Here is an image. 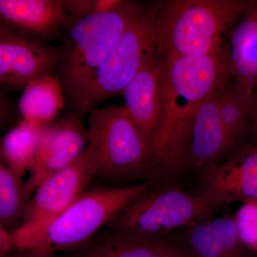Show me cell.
<instances>
[{
	"instance_id": "obj_1",
	"label": "cell",
	"mask_w": 257,
	"mask_h": 257,
	"mask_svg": "<svg viewBox=\"0 0 257 257\" xmlns=\"http://www.w3.org/2000/svg\"><path fill=\"white\" fill-rule=\"evenodd\" d=\"M162 117L150 148L160 175L184 170L187 122L198 104L231 82L227 56L160 59Z\"/></svg>"
},
{
	"instance_id": "obj_2",
	"label": "cell",
	"mask_w": 257,
	"mask_h": 257,
	"mask_svg": "<svg viewBox=\"0 0 257 257\" xmlns=\"http://www.w3.org/2000/svg\"><path fill=\"white\" fill-rule=\"evenodd\" d=\"M246 0H165L147 5L159 58L227 56Z\"/></svg>"
},
{
	"instance_id": "obj_3",
	"label": "cell",
	"mask_w": 257,
	"mask_h": 257,
	"mask_svg": "<svg viewBox=\"0 0 257 257\" xmlns=\"http://www.w3.org/2000/svg\"><path fill=\"white\" fill-rule=\"evenodd\" d=\"M145 5L124 0L117 9L82 18L66 15L57 47L66 103L85 84Z\"/></svg>"
},
{
	"instance_id": "obj_4",
	"label": "cell",
	"mask_w": 257,
	"mask_h": 257,
	"mask_svg": "<svg viewBox=\"0 0 257 257\" xmlns=\"http://www.w3.org/2000/svg\"><path fill=\"white\" fill-rule=\"evenodd\" d=\"M87 117L95 178L153 182L160 175L150 145L124 105L97 107Z\"/></svg>"
},
{
	"instance_id": "obj_5",
	"label": "cell",
	"mask_w": 257,
	"mask_h": 257,
	"mask_svg": "<svg viewBox=\"0 0 257 257\" xmlns=\"http://www.w3.org/2000/svg\"><path fill=\"white\" fill-rule=\"evenodd\" d=\"M158 57L147 5L92 77L66 103L65 114L84 119L106 99L121 95L144 66Z\"/></svg>"
},
{
	"instance_id": "obj_6",
	"label": "cell",
	"mask_w": 257,
	"mask_h": 257,
	"mask_svg": "<svg viewBox=\"0 0 257 257\" xmlns=\"http://www.w3.org/2000/svg\"><path fill=\"white\" fill-rule=\"evenodd\" d=\"M153 185L152 181H145L123 187L97 186L87 189L25 247L45 246L55 252L77 247L100 231L128 203Z\"/></svg>"
},
{
	"instance_id": "obj_7",
	"label": "cell",
	"mask_w": 257,
	"mask_h": 257,
	"mask_svg": "<svg viewBox=\"0 0 257 257\" xmlns=\"http://www.w3.org/2000/svg\"><path fill=\"white\" fill-rule=\"evenodd\" d=\"M216 207L202 194L193 195L176 185H153L128 203L106 226L155 239L206 219Z\"/></svg>"
},
{
	"instance_id": "obj_8",
	"label": "cell",
	"mask_w": 257,
	"mask_h": 257,
	"mask_svg": "<svg viewBox=\"0 0 257 257\" xmlns=\"http://www.w3.org/2000/svg\"><path fill=\"white\" fill-rule=\"evenodd\" d=\"M95 177L94 157L87 147L73 163L45 179L30 199L23 220L10 231L14 248L26 246L78 199Z\"/></svg>"
},
{
	"instance_id": "obj_9",
	"label": "cell",
	"mask_w": 257,
	"mask_h": 257,
	"mask_svg": "<svg viewBox=\"0 0 257 257\" xmlns=\"http://www.w3.org/2000/svg\"><path fill=\"white\" fill-rule=\"evenodd\" d=\"M89 143V130L77 115L65 114L62 119L44 125L36 160L25 182L29 195L50 176L77 160Z\"/></svg>"
},
{
	"instance_id": "obj_10",
	"label": "cell",
	"mask_w": 257,
	"mask_h": 257,
	"mask_svg": "<svg viewBox=\"0 0 257 257\" xmlns=\"http://www.w3.org/2000/svg\"><path fill=\"white\" fill-rule=\"evenodd\" d=\"M60 71L57 47L27 40L0 29V87L23 90L34 79Z\"/></svg>"
},
{
	"instance_id": "obj_11",
	"label": "cell",
	"mask_w": 257,
	"mask_h": 257,
	"mask_svg": "<svg viewBox=\"0 0 257 257\" xmlns=\"http://www.w3.org/2000/svg\"><path fill=\"white\" fill-rule=\"evenodd\" d=\"M202 172L201 194L216 206L257 199V145L241 147Z\"/></svg>"
},
{
	"instance_id": "obj_12",
	"label": "cell",
	"mask_w": 257,
	"mask_h": 257,
	"mask_svg": "<svg viewBox=\"0 0 257 257\" xmlns=\"http://www.w3.org/2000/svg\"><path fill=\"white\" fill-rule=\"evenodd\" d=\"M218 112L216 92L196 106L187 122L183 167L204 170L232 146Z\"/></svg>"
},
{
	"instance_id": "obj_13",
	"label": "cell",
	"mask_w": 257,
	"mask_h": 257,
	"mask_svg": "<svg viewBox=\"0 0 257 257\" xmlns=\"http://www.w3.org/2000/svg\"><path fill=\"white\" fill-rule=\"evenodd\" d=\"M66 19L62 0H0V29L50 45Z\"/></svg>"
},
{
	"instance_id": "obj_14",
	"label": "cell",
	"mask_w": 257,
	"mask_h": 257,
	"mask_svg": "<svg viewBox=\"0 0 257 257\" xmlns=\"http://www.w3.org/2000/svg\"><path fill=\"white\" fill-rule=\"evenodd\" d=\"M121 96L130 118L149 145H151L162 117V90L159 57L139 71Z\"/></svg>"
},
{
	"instance_id": "obj_15",
	"label": "cell",
	"mask_w": 257,
	"mask_h": 257,
	"mask_svg": "<svg viewBox=\"0 0 257 257\" xmlns=\"http://www.w3.org/2000/svg\"><path fill=\"white\" fill-rule=\"evenodd\" d=\"M227 65L233 83L251 95L257 87V0H246L242 14L230 33Z\"/></svg>"
},
{
	"instance_id": "obj_16",
	"label": "cell",
	"mask_w": 257,
	"mask_h": 257,
	"mask_svg": "<svg viewBox=\"0 0 257 257\" xmlns=\"http://www.w3.org/2000/svg\"><path fill=\"white\" fill-rule=\"evenodd\" d=\"M108 228L80 246L62 251L64 257H165L173 250L155 239Z\"/></svg>"
},
{
	"instance_id": "obj_17",
	"label": "cell",
	"mask_w": 257,
	"mask_h": 257,
	"mask_svg": "<svg viewBox=\"0 0 257 257\" xmlns=\"http://www.w3.org/2000/svg\"><path fill=\"white\" fill-rule=\"evenodd\" d=\"M65 104L64 87L58 74L39 77L29 83L18 106L22 120L43 126L55 121Z\"/></svg>"
},
{
	"instance_id": "obj_18",
	"label": "cell",
	"mask_w": 257,
	"mask_h": 257,
	"mask_svg": "<svg viewBox=\"0 0 257 257\" xmlns=\"http://www.w3.org/2000/svg\"><path fill=\"white\" fill-rule=\"evenodd\" d=\"M188 242L197 257H229L239 238L234 218H217L192 225Z\"/></svg>"
},
{
	"instance_id": "obj_19",
	"label": "cell",
	"mask_w": 257,
	"mask_h": 257,
	"mask_svg": "<svg viewBox=\"0 0 257 257\" xmlns=\"http://www.w3.org/2000/svg\"><path fill=\"white\" fill-rule=\"evenodd\" d=\"M43 126L21 119L0 138V157L22 178L35 164Z\"/></svg>"
},
{
	"instance_id": "obj_20",
	"label": "cell",
	"mask_w": 257,
	"mask_h": 257,
	"mask_svg": "<svg viewBox=\"0 0 257 257\" xmlns=\"http://www.w3.org/2000/svg\"><path fill=\"white\" fill-rule=\"evenodd\" d=\"M218 112L233 145L251 124V95L245 94L232 81L216 92Z\"/></svg>"
},
{
	"instance_id": "obj_21",
	"label": "cell",
	"mask_w": 257,
	"mask_h": 257,
	"mask_svg": "<svg viewBox=\"0 0 257 257\" xmlns=\"http://www.w3.org/2000/svg\"><path fill=\"white\" fill-rule=\"evenodd\" d=\"M30 199L23 178L0 157V221L9 231L23 220Z\"/></svg>"
},
{
	"instance_id": "obj_22",
	"label": "cell",
	"mask_w": 257,
	"mask_h": 257,
	"mask_svg": "<svg viewBox=\"0 0 257 257\" xmlns=\"http://www.w3.org/2000/svg\"><path fill=\"white\" fill-rule=\"evenodd\" d=\"M234 220L240 241L257 251V199L242 203Z\"/></svg>"
},
{
	"instance_id": "obj_23",
	"label": "cell",
	"mask_w": 257,
	"mask_h": 257,
	"mask_svg": "<svg viewBox=\"0 0 257 257\" xmlns=\"http://www.w3.org/2000/svg\"><path fill=\"white\" fill-rule=\"evenodd\" d=\"M21 120L18 104L7 95L6 91L0 87V132L9 130Z\"/></svg>"
},
{
	"instance_id": "obj_24",
	"label": "cell",
	"mask_w": 257,
	"mask_h": 257,
	"mask_svg": "<svg viewBox=\"0 0 257 257\" xmlns=\"http://www.w3.org/2000/svg\"><path fill=\"white\" fill-rule=\"evenodd\" d=\"M95 0H62L65 14L82 18L93 14Z\"/></svg>"
},
{
	"instance_id": "obj_25",
	"label": "cell",
	"mask_w": 257,
	"mask_h": 257,
	"mask_svg": "<svg viewBox=\"0 0 257 257\" xmlns=\"http://www.w3.org/2000/svg\"><path fill=\"white\" fill-rule=\"evenodd\" d=\"M55 251L45 246L15 248L9 257H55Z\"/></svg>"
},
{
	"instance_id": "obj_26",
	"label": "cell",
	"mask_w": 257,
	"mask_h": 257,
	"mask_svg": "<svg viewBox=\"0 0 257 257\" xmlns=\"http://www.w3.org/2000/svg\"><path fill=\"white\" fill-rule=\"evenodd\" d=\"M14 248L10 231L0 221V257H9Z\"/></svg>"
},
{
	"instance_id": "obj_27",
	"label": "cell",
	"mask_w": 257,
	"mask_h": 257,
	"mask_svg": "<svg viewBox=\"0 0 257 257\" xmlns=\"http://www.w3.org/2000/svg\"><path fill=\"white\" fill-rule=\"evenodd\" d=\"M124 1V0H95L92 15L113 11L121 6Z\"/></svg>"
},
{
	"instance_id": "obj_28",
	"label": "cell",
	"mask_w": 257,
	"mask_h": 257,
	"mask_svg": "<svg viewBox=\"0 0 257 257\" xmlns=\"http://www.w3.org/2000/svg\"><path fill=\"white\" fill-rule=\"evenodd\" d=\"M250 130H252L257 141V87L254 88L251 94V124H250Z\"/></svg>"
},
{
	"instance_id": "obj_29",
	"label": "cell",
	"mask_w": 257,
	"mask_h": 257,
	"mask_svg": "<svg viewBox=\"0 0 257 257\" xmlns=\"http://www.w3.org/2000/svg\"><path fill=\"white\" fill-rule=\"evenodd\" d=\"M165 257H184L182 255L179 254L175 250H172L171 252L169 253L168 254L166 255Z\"/></svg>"
}]
</instances>
